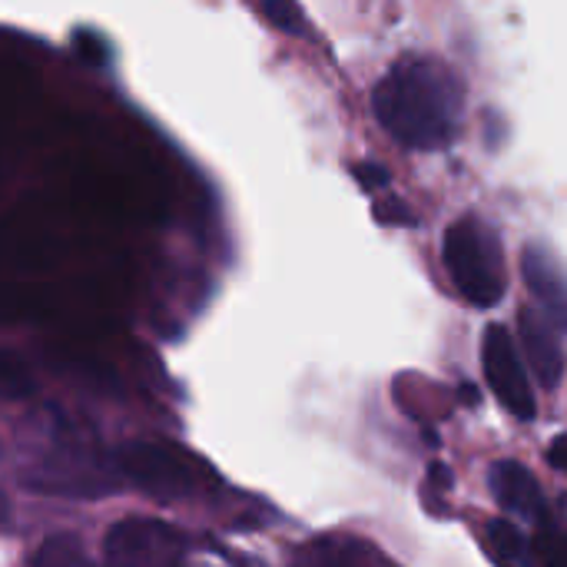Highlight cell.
I'll return each mask as SVG.
<instances>
[{
    "mask_svg": "<svg viewBox=\"0 0 567 567\" xmlns=\"http://www.w3.org/2000/svg\"><path fill=\"white\" fill-rule=\"evenodd\" d=\"M120 475L156 502H179L199 492V465L166 442H126L116 452Z\"/></svg>",
    "mask_w": 567,
    "mask_h": 567,
    "instance_id": "cell-4",
    "label": "cell"
},
{
    "mask_svg": "<svg viewBox=\"0 0 567 567\" xmlns=\"http://www.w3.org/2000/svg\"><path fill=\"white\" fill-rule=\"evenodd\" d=\"M369 558H372V551L362 542L326 535V538H312L302 548H296L289 567H372Z\"/></svg>",
    "mask_w": 567,
    "mask_h": 567,
    "instance_id": "cell-10",
    "label": "cell"
},
{
    "mask_svg": "<svg viewBox=\"0 0 567 567\" xmlns=\"http://www.w3.org/2000/svg\"><path fill=\"white\" fill-rule=\"evenodd\" d=\"M259 10H262V17H269L276 27H282V30H289V33H296V37H309V23H306L302 7H296V3H289V0H269V3H262Z\"/></svg>",
    "mask_w": 567,
    "mask_h": 567,
    "instance_id": "cell-13",
    "label": "cell"
},
{
    "mask_svg": "<svg viewBox=\"0 0 567 567\" xmlns=\"http://www.w3.org/2000/svg\"><path fill=\"white\" fill-rule=\"evenodd\" d=\"M452 482H455V475H452V468L449 465H442V462H432L429 465V478H425V488H422V495H425V502L435 508V505H442V495L452 488Z\"/></svg>",
    "mask_w": 567,
    "mask_h": 567,
    "instance_id": "cell-15",
    "label": "cell"
},
{
    "mask_svg": "<svg viewBox=\"0 0 567 567\" xmlns=\"http://www.w3.org/2000/svg\"><path fill=\"white\" fill-rule=\"evenodd\" d=\"M352 173H355V179L365 186V189H379V186H389V173L379 166V163H359V166H352Z\"/></svg>",
    "mask_w": 567,
    "mask_h": 567,
    "instance_id": "cell-17",
    "label": "cell"
},
{
    "mask_svg": "<svg viewBox=\"0 0 567 567\" xmlns=\"http://www.w3.org/2000/svg\"><path fill=\"white\" fill-rule=\"evenodd\" d=\"M372 110L399 146L445 150L462 133L465 80L432 53H405L375 83Z\"/></svg>",
    "mask_w": 567,
    "mask_h": 567,
    "instance_id": "cell-1",
    "label": "cell"
},
{
    "mask_svg": "<svg viewBox=\"0 0 567 567\" xmlns=\"http://www.w3.org/2000/svg\"><path fill=\"white\" fill-rule=\"evenodd\" d=\"M482 362H485V379L495 392V399L512 412L518 422H532L538 415L535 395H532V379L522 359V346H515L512 332L505 326H488L485 342H482Z\"/></svg>",
    "mask_w": 567,
    "mask_h": 567,
    "instance_id": "cell-6",
    "label": "cell"
},
{
    "mask_svg": "<svg viewBox=\"0 0 567 567\" xmlns=\"http://www.w3.org/2000/svg\"><path fill=\"white\" fill-rule=\"evenodd\" d=\"M488 488L495 495V502L525 518V522H545V492L538 485V478L515 458H502L488 468Z\"/></svg>",
    "mask_w": 567,
    "mask_h": 567,
    "instance_id": "cell-9",
    "label": "cell"
},
{
    "mask_svg": "<svg viewBox=\"0 0 567 567\" xmlns=\"http://www.w3.org/2000/svg\"><path fill=\"white\" fill-rule=\"evenodd\" d=\"M0 389L7 399H23L33 385H30V375L23 372V365L17 362V355H3V372H0Z\"/></svg>",
    "mask_w": 567,
    "mask_h": 567,
    "instance_id": "cell-14",
    "label": "cell"
},
{
    "mask_svg": "<svg viewBox=\"0 0 567 567\" xmlns=\"http://www.w3.org/2000/svg\"><path fill=\"white\" fill-rule=\"evenodd\" d=\"M548 462H551V468H558V472H565L567 475V435H558V439L551 442Z\"/></svg>",
    "mask_w": 567,
    "mask_h": 567,
    "instance_id": "cell-18",
    "label": "cell"
},
{
    "mask_svg": "<svg viewBox=\"0 0 567 567\" xmlns=\"http://www.w3.org/2000/svg\"><path fill=\"white\" fill-rule=\"evenodd\" d=\"M518 336H522V352H525L535 379L545 389H558L561 379H565L561 332L538 309H522V316H518Z\"/></svg>",
    "mask_w": 567,
    "mask_h": 567,
    "instance_id": "cell-8",
    "label": "cell"
},
{
    "mask_svg": "<svg viewBox=\"0 0 567 567\" xmlns=\"http://www.w3.org/2000/svg\"><path fill=\"white\" fill-rule=\"evenodd\" d=\"M442 256H445V269H449V279L455 282L458 296L475 306V309H492L502 302L505 296V252H502V239L498 233L475 219V216H465L458 223L449 226L445 233V246H442Z\"/></svg>",
    "mask_w": 567,
    "mask_h": 567,
    "instance_id": "cell-3",
    "label": "cell"
},
{
    "mask_svg": "<svg viewBox=\"0 0 567 567\" xmlns=\"http://www.w3.org/2000/svg\"><path fill=\"white\" fill-rule=\"evenodd\" d=\"M542 558H545V567H567V538L565 535H558V532H551V528H545V535H542Z\"/></svg>",
    "mask_w": 567,
    "mask_h": 567,
    "instance_id": "cell-16",
    "label": "cell"
},
{
    "mask_svg": "<svg viewBox=\"0 0 567 567\" xmlns=\"http://www.w3.org/2000/svg\"><path fill=\"white\" fill-rule=\"evenodd\" d=\"M482 545L485 555L492 558L495 567H535L532 561V545L525 538V532L505 518H492L482 532Z\"/></svg>",
    "mask_w": 567,
    "mask_h": 567,
    "instance_id": "cell-11",
    "label": "cell"
},
{
    "mask_svg": "<svg viewBox=\"0 0 567 567\" xmlns=\"http://www.w3.org/2000/svg\"><path fill=\"white\" fill-rule=\"evenodd\" d=\"M110 567H189L186 538L159 518H123L103 538Z\"/></svg>",
    "mask_w": 567,
    "mask_h": 567,
    "instance_id": "cell-5",
    "label": "cell"
},
{
    "mask_svg": "<svg viewBox=\"0 0 567 567\" xmlns=\"http://www.w3.org/2000/svg\"><path fill=\"white\" fill-rule=\"evenodd\" d=\"M522 276L538 302V312L558 332H567V269L561 259L548 246L528 243L522 249Z\"/></svg>",
    "mask_w": 567,
    "mask_h": 567,
    "instance_id": "cell-7",
    "label": "cell"
},
{
    "mask_svg": "<svg viewBox=\"0 0 567 567\" xmlns=\"http://www.w3.org/2000/svg\"><path fill=\"white\" fill-rule=\"evenodd\" d=\"M30 567H96L93 558L86 555V548L80 545V538L73 535H50L40 542V548L33 551Z\"/></svg>",
    "mask_w": 567,
    "mask_h": 567,
    "instance_id": "cell-12",
    "label": "cell"
},
{
    "mask_svg": "<svg viewBox=\"0 0 567 567\" xmlns=\"http://www.w3.org/2000/svg\"><path fill=\"white\" fill-rule=\"evenodd\" d=\"M113 472L103 455L86 445L80 432H73L63 422H47L40 439L30 445V462L20 472L23 488L40 495H66V498H96L103 492H113Z\"/></svg>",
    "mask_w": 567,
    "mask_h": 567,
    "instance_id": "cell-2",
    "label": "cell"
}]
</instances>
